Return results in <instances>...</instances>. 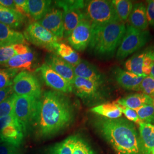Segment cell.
I'll return each mask as SVG.
<instances>
[{
	"instance_id": "6da1fadb",
	"label": "cell",
	"mask_w": 154,
	"mask_h": 154,
	"mask_svg": "<svg viewBox=\"0 0 154 154\" xmlns=\"http://www.w3.org/2000/svg\"><path fill=\"white\" fill-rule=\"evenodd\" d=\"M75 116L74 107L66 95L47 91L38 100L34 127L39 138H50L70 126Z\"/></svg>"
},
{
	"instance_id": "7a4b0ae2",
	"label": "cell",
	"mask_w": 154,
	"mask_h": 154,
	"mask_svg": "<svg viewBox=\"0 0 154 154\" xmlns=\"http://www.w3.org/2000/svg\"><path fill=\"white\" fill-rule=\"evenodd\" d=\"M94 126L116 154H145L136 127L126 118L101 116L94 121Z\"/></svg>"
},
{
	"instance_id": "3957f363",
	"label": "cell",
	"mask_w": 154,
	"mask_h": 154,
	"mask_svg": "<svg viewBox=\"0 0 154 154\" xmlns=\"http://www.w3.org/2000/svg\"><path fill=\"white\" fill-rule=\"evenodd\" d=\"M126 29L125 23L122 21L93 26L89 48L100 59H110L121 44Z\"/></svg>"
},
{
	"instance_id": "277c9868",
	"label": "cell",
	"mask_w": 154,
	"mask_h": 154,
	"mask_svg": "<svg viewBox=\"0 0 154 154\" xmlns=\"http://www.w3.org/2000/svg\"><path fill=\"white\" fill-rule=\"evenodd\" d=\"M85 19L92 26H102L111 22L121 21L116 13L112 1L92 0L85 1Z\"/></svg>"
},
{
	"instance_id": "5b68a950",
	"label": "cell",
	"mask_w": 154,
	"mask_h": 154,
	"mask_svg": "<svg viewBox=\"0 0 154 154\" xmlns=\"http://www.w3.org/2000/svg\"><path fill=\"white\" fill-rule=\"evenodd\" d=\"M147 30H140L130 25L127 26L121 44L116 51V57L123 60L146 44L149 39Z\"/></svg>"
},
{
	"instance_id": "8992f818",
	"label": "cell",
	"mask_w": 154,
	"mask_h": 154,
	"mask_svg": "<svg viewBox=\"0 0 154 154\" xmlns=\"http://www.w3.org/2000/svg\"><path fill=\"white\" fill-rule=\"evenodd\" d=\"M39 99L30 96L16 95L13 114L22 125L25 134L34 127L36 119Z\"/></svg>"
},
{
	"instance_id": "52a82bcc",
	"label": "cell",
	"mask_w": 154,
	"mask_h": 154,
	"mask_svg": "<svg viewBox=\"0 0 154 154\" xmlns=\"http://www.w3.org/2000/svg\"><path fill=\"white\" fill-rule=\"evenodd\" d=\"M58 8L63 11V37L67 38L78 25L85 19L84 8L85 1L79 0L55 1Z\"/></svg>"
},
{
	"instance_id": "ba28073f",
	"label": "cell",
	"mask_w": 154,
	"mask_h": 154,
	"mask_svg": "<svg viewBox=\"0 0 154 154\" xmlns=\"http://www.w3.org/2000/svg\"><path fill=\"white\" fill-rule=\"evenodd\" d=\"M23 34L32 44L50 51L55 52L60 44L59 39L37 21L30 23Z\"/></svg>"
},
{
	"instance_id": "9c48e42d",
	"label": "cell",
	"mask_w": 154,
	"mask_h": 154,
	"mask_svg": "<svg viewBox=\"0 0 154 154\" xmlns=\"http://www.w3.org/2000/svg\"><path fill=\"white\" fill-rule=\"evenodd\" d=\"M25 132L21 123L14 115L0 118V140L1 142L18 148L22 144Z\"/></svg>"
},
{
	"instance_id": "30bf717a",
	"label": "cell",
	"mask_w": 154,
	"mask_h": 154,
	"mask_svg": "<svg viewBox=\"0 0 154 154\" xmlns=\"http://www.w3.org/2000/svg\"><path fill=\"white\" fill-rule=\"evenodd\" d=\"M14 93L18 96H30L39 99L42 95L41 85L38 79L30 72H18L13 81Z\"/></svg>"
},
{
	"instance_id": "8fae6325",
	"label": "cell",
	"mask_w": 154,
	"mask_h": 154,
	"mask_svg": "<svg viewBox=\"0 0 154 154\" xmlns=\"http://www.w3.org/2000/svg\"><path fill=\"white\" fill-rule=\"evenodd\" d=\"M154 62V46H149L143 51L135 54L125 63L128 72L138 75H149L151 65Z\"/></svg>"
},
{
	"instance_id": "7c38bea8",
	"label": "cell",
	"mask_w": 154,
	"mask_h": 154,
	"mask_svg": "<svg viewBox=\"0 0 154 154\" xmlns=\"http://www.w3.org/2000/svg\"><path fill=\"white\" fill-rule=\"evenodd\" d=\"M102 85L75 77L72 84L73 91L86 102H95L103 98L104 92Z\"/></svg>"
},
{
	"instance_id": "4fadbf2b",
	"label": "cell",
	"mask_w": 154,
	"mask_h": 154,
	"mask_svg": "<svg viewBox=\"0 0 154 154\" xmlns=\"http://www.w3.org/2000/svg\"><path fill=\"white\" fill-rule=\"evenodd\" d=\"M92 30L93 26L91 23L84 19L67 37V41L72 49L77 51H83L88 47L90 42Z\"/></svg>"
},
{
	"instance_id": "5bb4252c",
	"label": "cell",
	"mask_w": 154,
	"mask_h": 154,
	"mask_svg": "<svg viewBox=\"0 0 154 154\" xmlns=\"http://www.w3.org/2000/svg\"><path fill=\"white\" fill-rule=\"evenodd\" d=\"M40 72L45 83L54 91L62 93L73 91L72 85L69 82L55 72L47 64L44 63L37 69Z\"/></svg>"
},
{
	"instance_id": "9a60e30c",
	"label": "cell",
	"mask_w": 154,
	"mask_h": 154,
	"mask_svg": "<svg viewBox=\"0 0 154 154\" xmlns=\"http://www.w3.org/2000/svg\"><path fill=\"white\" fill-rule=\"evenodd\" d=\"M38 22L59 39L63 37V11L60 9L51 8L49 11Z\"/></svg>"
},
{
	"instance_id": "2e32d148",
	"label": "cell",
	"mask_w": 154,
	"mask_h": 154,
	"mask_svg": "<svg viewBox=\"0 0 154 154\" xmlns=\"http://www.w3.org/2000/svg\"><path fill=\"white\" fill-rule=\"evenodd\" d=\"M75 77H80L88 81L103 85L105 77L98 69L88 61L82 60L78 65L73 67Z\"/></svg>"
},
{
	"instance_id": "e0dca14e",
	"label": "cell",
	"mask_w": 154,
	"mask_h": 154,
	"mask_svg": "<svg viewBox=\"0 0 154 154\" xmlns=\"http://www.w3.org/2000/svg\"><path fill=\"white\" fill-rule=\"evenodd\" d=\"M114 76L117 83L128 90L139 91L140 85L146 75H138L133 72L125 71L119 67L114 70Z\"/></svg>"
},
{
	"instance_id": "ac0fdd59",
	"label": "cell",
	"mask_w": 154,
	"mask_h": 154,
	"mask_svg": "<svg viewBox=\"0 0 154 154\" xmlns=\"http://www.w3.org/2000/svg\"><path fill=\"white\" fill-rule=\"evenodd\" d=\"M45 63L72 85L75 75L73 67L70 64L54 54L49 55L46 57Z\"/></svg>"
},
{
	"instance_id": "d6986e66",
	"label": "cell",
	"mask_w": 154,
	"mask_h": 154,
	"mask_svg": "<svg viewBox=\"0 0 154 154\" xmlns=\"http://www.w3.org/2000/svg\"><path fill=\"white\" fill-rule=\"evenodd\" d=\"M128 20L130 26L140 30H146L149 26V23L147 18L146 6L145 4L143 2L134 4Z\"/></svg>"
},
{
	"instance_id": "ffe728a7",
	"label": "cell",
	"mask_w": 154,
	"mask_h": 154,
	"mask_svg": "<svg viewBox=\"0 0 154 154\" xmlns=\"http://www.w3.org/2000/svg\"><path fill=\"white\" fill-rule=\"evenodd\" d=\"M119 105L136 110L144 105H154V99L143 93L131 94L115 101Z\"/></svg>"
},
{
	"instance_id": "44dd1931",
	"label": "cell",
	"mask_w": 154,
	"mask_h": 154,
	"mask_svg": "<svg viewBox=\"0 0 154 154\" xmlns=\"http://www.w3.org/2000/svg\"><path fill=\"white\" fill-rule=\"evenodd\" d=\"M25 21L26 17L18 11L0 6V23L14 29L21 28Z\"/></svg>"
},
{
	"instance_id": "7402d4cb",
	"label": "cell",
	"mask_w": 154,
	"mask_h": 154,
	"mask_svg": "<svg viewBox=\"0 0 154 154\" xmlns=\"http://www.w3.org/2000/svg\"><path fill=\"white\" fill-rule=\"evenodd\" d=\"M139 134L145 154H151L154 149V125L141 122L139 124Z\"/></svg>"
},
{
	"instance_id": "603a6c76",
	"label": "cell",
	"mask_w": 154,
	"mask_h": 154,
	"mask_svg": "<svg viewBox=\"0 0 154 154\" xmlns=\"http://www.w3.org/2000/svg\"><path fill=\"white\" fill-rule=\"evenodd\" d=\"M26 39L22 33L0 23V46L24 44Z\"/></svg>"
},
{
	"instance_id": "cb8c5ba5",
	"label": "cell",
	"mask_w": 154,
	"mask_h": 154,
	"mask_svg": "<svg viewBox=\"0 0 154 154\" xmlns=\"http://www.w3.org/2000/svg\"><path fill=\"white\" fill-rule=\"evenodd\" d=\"M34 54L30 50L27 53L17 55L13 57L4 65L7 68L17 70H30L33 67L34 62Z\"/></svg>"
},
{
	"instance_id": "d4e9b609",
	"label": "cell",
	"mask_w": 154,
	"mask_h": 154,
	"mask_svg": "<svg viewBox=\"0 0 154 154\" xmlns=\"http://www.w3.org/2000/svg\"><path fill=\"white\" fill-rule=\"evenodd\" d=\"M52 1L48 0H28L29 16L39 21L49 11Z\"/></svg>"
},
{
	"instance_id": "484cf974",
	"label": "cell",
	"mask_w": 154,
	"mask_h": 154,
	"mask_svg": "<svg viewBox=\"0 0 154 154\" xmlns=\"http://www.w3.org/2000/svg\"><path fill=\"white\" fill-rule=\"evenodd\" d=\"M30 50L28 45L24 44L0 46V64L4 65L13 57L27 53Z\"/></svg>"
},
{
	"instance_id": "4316f807",
	"label": "cell",
	"mask_w": 154,
	"mask_h": 154,
	"mask_svg": "<svg viewBox=\"0 0 154 154\" xmlns=\"http://www.w3.org/2000/svg\"><path fill=\"white\" fill-rule=\"evenodd\" d=\"M90 111L98 116L108 119H118L122 116L121 110L114 102L106 103L96 106Z\"/></svg>"
},
{
	"instance_id": "83f0119b",
	"label": "cell",
	"mask_w": 154,
	"mask_h": 154,
	"mask_svg": "<svg viewBox=\"0 0 154 154\" xmlns=\"http://www.w3.org/2000/svg\"><path fill=\"white\" fill-rule=\"evenodd\" d=\"M55 53L73 67L78 65L82 60L75 50L64 43H60L55 50Z\"/></svg>"
},
{
	"instance_id": "f1b7e54d",
	"label": "cell",
	"mask_w": 154,
	"mask_h": 154,
	"mask_svg": "<svg viewBox=\"0 0 154 154\" xmlns=\"http://www.w3.org/2000/svg\"><path fill=\"white\" fill-rule=\"evenodd\" d=\"M74 141L75 135L70 136L50 147L48 149V154H73Z\"/></svg>"
},
{
	"instance_id": "f546056e",
	"label": "cell",
	"mask_w": 154,
	"mask_h": 154,
	"mask_svg": "<svg viewBox=\"0 0 154 154\" xmlns=\"http://www.w3.org/2000/svg\"><path fill=\"white\" fill-rule=\"evenodd\" d=\"M112 3L114 6L119 20L124 23L126 22L132 11V1L128 0H114L112 1Z\"/></svg>"
},
{
	"instance_id": "4dcf8cb0",
	"label": "cell",
	"mask_w": 154,
	"mask_h": 154,
	"mask_svg": "<svg viewBox=\"0 0 154 154\" xmlns=\"http://www.w3.org/2000/svg\"><path fill=\"white\" fill-rule=\"evenodd\" d=\"M18 70L6 68L0 69V90L11 86L14 77L18 73Z\"/></svg>"
},
{
	"instance_id": "1f68e13d",
	"label": "cell",
	"mask_w": 154,
	"mask_h": 154,
	"mask_svg": "<svg viewBox=\"0 0 154 154\" xmlns=\"http://www.w3.org/2000/svg\"><path fill=\"white\" fill-rule=\"evenodd\" d=\"M139 119L144 123H154V105H144L135 110Z\"/></svg>"
},
{
	"instance_id": "d6a6232c",
	"label": "cell",
	"mask_w": 154,
	"mask_h": 154,
	"mask_svg": "<svg viewBox=\"0 0 154 154\" xmlns=\"http://www.w3.org/2000/svg\"><path fill=\"white\" fill-rule=\"evenodd\" d=\"M73 154H95L88 142L81 136L75 135Z\"/></svg>"
},
{
	"instance_id": "836d02e7",
	"label": "cell",
	"mask_w": 154,
	"mask_h": 154,
	"mask_svg": "<svg viewBox=\"0 0 154 154\" xmlns=\"http://www.w3.org/2000/svg\"><path fill=\"white\" fill-rule=\"evenodd\" d=\"M16 94L13 93L0 103V118L13 113L14 103Z\"/></svg>"
},
{
	"instance_id": "e575fe53",
	"label": "cell",
	"mask_w": 154,
	"mask_h": 154,
	"mask_svg": "<svg viewBox=\"0 0 154 154\" xmlns=\"http://www.w3.org/2000/svg\"><path fill=\"white\" fill-rule=\"evenodd\" d=\"M139 91L154 99V79L149 75L144 77L140 85Z\"/></svg>"
},
{
	"instance_id": "d590c367",
	"label": "cell",
	"mask_w": 154,
	"mask_h": 154,
	"mask_svg": "<svg viewBox=\"0 0 154 154\" xmlns=\"http://www.w3.org/2000/svg\"><path fill=\"white\" fill-rule=\"evenodd\" d=\"M114 103L119 109V110H121L122 113L124 114V115L126 117L127 120L131 122H134L136 123H138V125L141 122H142L139 119L137 115V113L135 110L128 108L125 106L119 105L118 103H116V102H114Z\"/></svg>"
},
{
	"instance_id": "8d00e7d4",
	"label": "cell",
	"mask_w": 154,
	"mask_h": 154,
	"mask_svg": "<svg viewBox=\"0 0 154 154\" xmlns=\"http://www.w3.org/2000/svg\"><path fill=\"white\" fill-rule=\"evenodd\" d=\"M16 11L25 17L30 16L27 0H14Z\"/></svg>"
},
{
	"instance_id": "74e56055",
	"label": "cell",
	"mask_w": 154,
	"mask_h": 154,
	"mask_svg": "<svg viewBox=\"0 0 154 154\" xmlns=\"http://www.w3.org/2000/svg\"><path fill=\"white\" fill-rule=\"evenodd\" d=\"M146 14L149 25L154 27V0L148 1L146 6Z\"/></svg>"
},
{
	"instance_id": "f35d334b",
	"label": "cell",
	"mask_w": 154,
	"mask_h": 154,
	"mask_svg": "<svg viewBox=\"0 0 154 154\" xmlns=\"http://www.w3.org/2000/svg\"><path fill=\"white\" fill-rule=\"evenodd\" d=\"M0 154H21L17 147L8 143L0 144Z\"/></svg>"
},
{
	"instance_id": "ab89813d",
	"label": "cell",
	"mask_w": 154,
	"mask_h": 154,
	"mask_svg": "<svg viewBox=\"0 0 154 154\" xmlns=\"http://www.w3.org/2000/svg\"><path fill=\"white\" fill-rule=\"evenodd\" d=\"M13 93L12 86L0 90V103Z\"/></svg>"
},
{
	"instance_id": "60d3db41",
	"label": "cell",
	"mask_w": 154,
	"mask_h": 154,
	"mask_svg": "<svg viewBox=\"0 0 154 154\" xmlns=\"http://www.w3.org/2000/svg\"><path fill=\"white\" fill-rule=\"evenodd\" d=\"M0 6L16 11V6L13 0H0Z\"/></svg>"
},
{
	"instance_id": "b9f144b4",
	"label": "cell",
	"mask_w": 154,
	"mask_h": 154,
	"mask_svg": "<svg viewBox=\"0 0 154 154\" xmlns=\"http://www.w3.org/2000/svg\"><path fill=\"white\" fill-rule=\"evenodd\" d=\"M149 76L152 77L153 79H154V62L152 63L151 65V72L149 74Z\"/></svg>"
},
{
	"instance_id": "7bdbcfd3",
	"label": "cell",
	"mask_w": 154,
	"mask_h": 154,
	"mask_svg": "<svg viewBox=\"0 0 154 154\" xmlns=\"http://www.w3.org/2000/svg\"><path fill=\"white\" fill-rule=\"evenodd\" d=\"M151 154H154V149H153V150L152 151V152H151Z\"/></svg>"
},
{
	"instance_id": "ee69618b",
	"label": "cell",
	"mask_w": 154,
	"mask_h": 154,
	"mask_svg": "<svg viewBox=\"0 0 154 154\" xmlns=\"http://www.w3.org/2000/svg\"><path fill=\"white\" fill-rule=\"evenodd\" d=\"M0 143H1V140H0Z\"/></svg>"
},
{
	"instance_id": "f6af8a7d",
	"label": "cell",
	"mask_w": 154,
	"mask_h": 154,
	"mask_svg": "<svg viewBox=\"0 0 154 154\" xmlns=\"http://www.w3.org/2000/svg\"></svg>"
}]
</instances>
